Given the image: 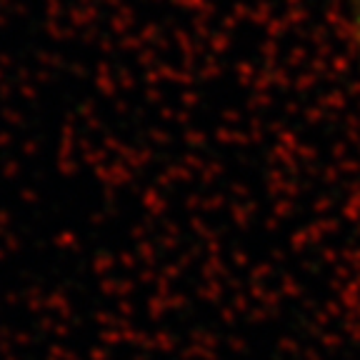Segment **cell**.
I'll return each mask as SVG.
<instances>
[{
	"mask_svg": "<svg viewBox=\"0 0 360 360\" xmlns=\"http://www.w3.org/2000/svg\"><path fill=\"white\" fill-rule=\"evenodd\" d=\"M348 6H350V13H353L355 25H358V30H360V0H348Z\"/></svg>",
	"mask_w": 360,
	"mask_h": 360,
	"instance_id": "1",
	"label": "cell"
}]
</instances>
